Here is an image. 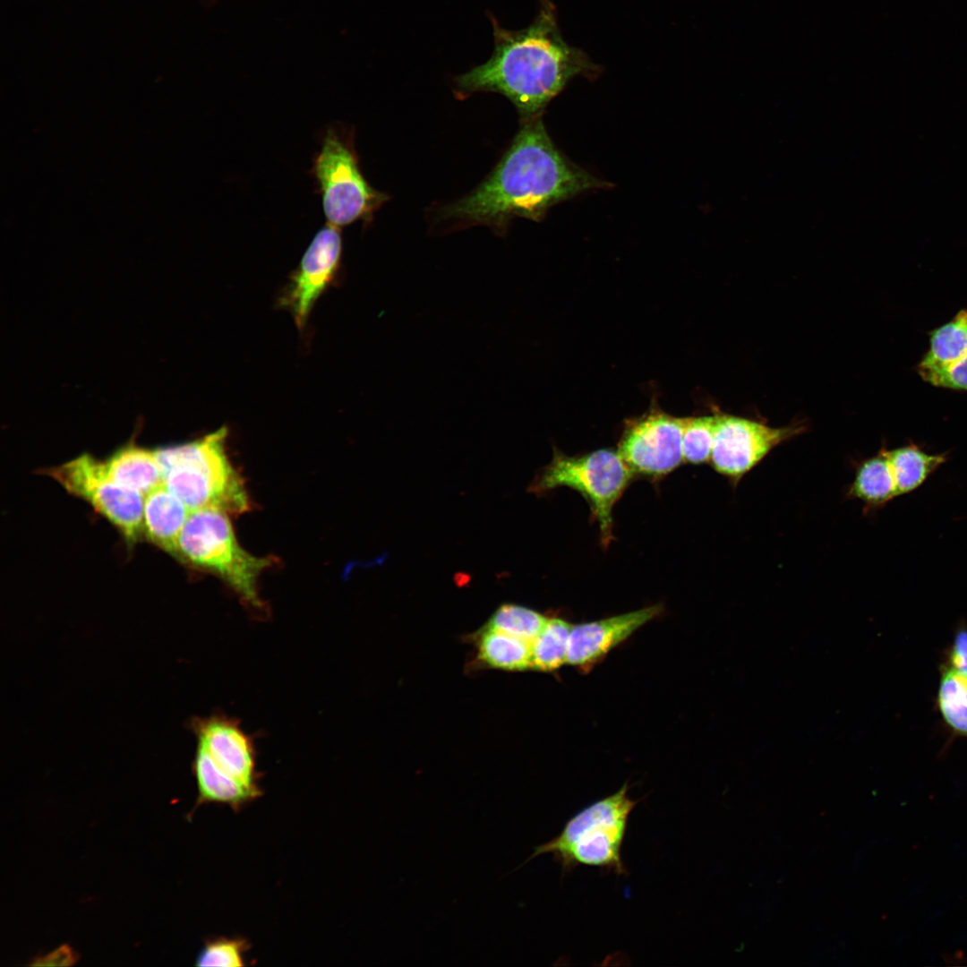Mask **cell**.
<instances>
[{"label":"cell","instance_id":"d4e9b609","mask_svg":"<svg viewBox=\"0 0 967 967\" xmlns=\"http://www.w3.org/2000/svg\"><path fill=\"white\" fill-rule=\"evenodd\" d=\"M249 944L239 937H218L207 941L197 959L198 966L236 967L245 964Z\"/></svg>","mask_w":967,"mask_h":967},{"label":"cell","instance_id":"8992f818","mask_svg":"<svg viewBox=\"0 0 967 967\" xmlns=\"http://www.w3.org/2000/svg\"><path fill=\"white\" fill-rule=\"evenodd\" d=\"M310 173L327 223L339 228L356 221L370 222L389 198L369 184L360 169L353 135L337 124L324 131Z\"/></svg>","mask_w":967,"mask_h":967},{"label":"cell","instance_id":"9c48e42d","mask_svg":"<svg viewBox=\"0 0 967 967\" xmlns=\"http://www.w3.org/2000/svg\"><path fill=\"white\" fill-rule=\"evenodd\" d=\"M710 462L716 472L737 484L774 448L800 434L797 425L774 428L730 415H715Z\"/></svg>","mask_w":967,"mask_h":967},{"label":"cell","instance_id":"484cf974","mask_svg":"<svg viewBox=\"0 0 967 967\" xmlns=\"http://www.w3.org/2000/svg\"><path fill=\"white\" fill-rule=\"evenodd\" d=\"M925 381L958 390H967V355L956 363L929 375Z\"/></svg>","mask_w":967,"mask_h":967},{"label":"cell","instance_id":"30bf717a","mask_svg":"<svg viewBox=\"0 0 967 967\" xmlns=\"http://www.w3.org/2000/svg\"><path fill=\"white\" fill-rule=\"evenodd\" d=\"M684 423L656 410L628 423L618 452L633 475L658 479L684 461Z\"/></svg>","mask_w":967,"mask_h":967},{"label":"cell","instance_id":"7402d4cb","mask_svg":"<svg viewBox=\"0 0 967 967\" xmlns=\"http://www.w3.org/2000/svg\"><path fill=\"white\" fill-rule=\"evenodd\" d=\"M547 619L532 609L505 603L494 612L484 627L531 643L541 632Z\"/></svg>","mask_w":967,"mask_h":967},{"label":"cell","instance_id":"5b68a950","mask_svg":"<svg viewBox=\"0 0 967 967\" xmlns=\"http://www.w3.org/2000/svg\"><path fill=\"white\" fill-rule=\"evenodd\" d=\"M628 792L625 783L579 810L556 837L536 846L526 862L541 854H552L563 872L584 865L626 875L621 849L630 813L638 803Z\"/></svg>","mask_w":967,"mask_h":967},{"label":"cell","instance_id":"8fae6325","mask_svg":"<svg viewBox=\"0 0 967 967\" xmlns=\"http://www.w3.org/2000/svg\"><path fill=\"white\" fill-rule=\"evenodd\" d=\"M341 228L326 223L312 237L299 264L291 273L279 304L303 329L319 297L337 278L341 267Z\"/></svg>","mask_w":967,"mask_h":967},{"label":"cell","instance_id":"ba28073f","mask_svg":"<svg viewBox=\"0 0 967 967\" xmlns=\"http://www.w3.org/2000/svg\"><path fill=\"white\" fill-rule=\"evenodd\" d=\"M44 472L67 492L89 502L128 542H134L143 531L144 497L112 479L103 461L83 454Z\"/></svg>","mask_w":967,"mask_h":967},{"label":"cell","instance_id":"277c9868","mask_svg":"<svg viewBox=\"0 0 967 967\" xmlns=\"http://www.w3.org/2000/svg\"><path fill=\"white\" fill-rule=\"evenodd\" d=\"M230 515L212 508L190 511L178 538L177 555L218 577L258 618L268 609L259 592V578L275 559L244 550L235 535Z\"/></svg>","mask_w":967,"mask_h":967},{"label":"cell","instance_id":"ac0fdd59","mask_svg":"<svg viewBox=\"0 0 967 967\" xmlns=\"http://www.w3.org/2000/svg\"><path fill=\"white\" fill-rule=\"evenodd\" d=\"M967 355V310L929 332V348L918 365L923 380Z\"/></svg>","mask_w":967,"mask_h":967},{"label":"cell","instance_id":"3957f363","mask_svg":"<svg viewBox=\"0 0 967 967\" xmlns=\"http://www.w3.org/2000/svg\"><path fill=\"white\" fill-rule=\"evenodd\" d=\"M225 426L184 444L155 450L164 485L190 511L205 508L230 516L251 509L244 482L227 453Z\"/></svg>","mask_w":967,"mask_h":967},{"label":"cell","instance_id":"603a6c76","mask_svg":"<svg viewBox=\"0 0 967 967\" xmlns=\"http://www.w3.org/2000/svg\"><path fill=\"white\" fill-rule=\"evenodd\" d=\"M937 702L946 723L967 736V683L951 669L946 670L942 676Z\"/></svg>","mask_w":967,"mask_h":967},{"label":"cell","instance_id":"4fadbf2b","mask_svg":"<svg viewBox=\"0 0 967 967\" xmlns=\"http://www.w3.org/2000/svg\"><path fill=\"white\" fill-rule=\"evenodd\" d=\"M663 610L662 604H655L610 618L573 625L567 663L581 668L593 665L611 649L657 617Z\"/></svg>","mask_w":967,"mask_h":967},{"label":"cell","instance_id":"2e32d148","mask_svg":"<svg viewBox=\"0 0 967 967\" xmlns=\"http://www.w3.org/2000/svg\"><path fill=\"white\" fill-rule=\"evenodd\" d=\"M103 463L112 479L143 497L164 484L155 450L131 444Z\"/></svg>","mask_w":967,"mask_h":967},{"label":"cell","instance_id":"7c38bea8","mask_svg":"<svg viewBox=\"0 0 967 967\" xmlns=\"http://www.w3.org/2000/svg\"><path fill=\"white\" fill-rule=\"evenodd\" d=\"M201 746L226 773L245 786L261 790L253 740L235 718L222 714L193 716L187 723Z\"/></svg>","mask_w":967,"mask_h":967},{"label":"cell","instance_id":"9a60e30c","mask_svg":"<svg viewBox=\"0 0 967 967\" xmlns=\"http://www.w3.org/2000/svg\"><path fill=\"white\" fill-rule=\"evenodd\" d=\"M192 768L198 788V805L218 803L239 810L261 794V790L245 786L222 770L198 744Z\"/></svg>","mask_w":967,"mask_h":967},{"label":"cell","instance_id":"44dd1931","mask_svg":"<svg viewBox=\"0 0 967 967\" xmlns=\"http://www.w3.org/2000/svg\"><path fill=\"white\" fill-rule=\"evenodd\" d=\"M572 627L563 619L548 618L541 632L531 642V668L552 672L566 663Z\"/></svg>","mask_w":967,"mask_h":967},{"label":"cell","instance_id":"83f0119b","mask_svg":"<svg viewBox=\"0 0 967 967\" xmlns=\"http://www.w3.org/2000/svg\"><path fill=\"white\" fill-rule=\"evenodd\" d=\"M964 680H966V683H967V679H964Z\"/></svg>","mask_w":967,"mask_h":967},{"label":"cell","instance_id":"52a82bcc","mask_svg":"<svg viewBox=\"0 0 967 967\" xmlns=\"http://www.w3.org/2000/svg\"><path fill=\"white\" fill-rule=\"evenodd\" d=\"M618 451L598 449L580 456L555 450L552 461L538 473L530 492L543 494L558 487H569L588 502L598 523L603 545L612 535V509L633 477Z\"/></svg>","mask_w":967,"mask_h":967},{"label":"cell","instance_id":"4316f807","mask_svg":"<svg viewBox=\"0 0 967 967\" xmlns=\"http://www.w3.org/2000/svg\"><path fill=\"white\" fill-rule=\"evenodd\" d=\"M951 670L967 679V630L961 629L955 636L950 655Z\"/></svg>","mask_w":967,"mask_h":967},{"label":"cell","instance_id":"7a4b0ae2","mask_svg":"<svg viewBox=\"0 0 967 967\" xmlns=\"http://www.w3.org/2000/svg\"><path fill=\"white\" fill-rule=\"evenodd\" d=\"M494 47L484 64L453 79L458 97L494 92L506 97L523 121L541 116L546 106L576 77L597 78L602 67L562 37L555 5L540 0L532 22L512 30L490 13Z\"/></svg>","mask_w":967,"mask_h":967},{"label":"cell","instance_id":"cb8c5ba5","mask_svg":"<svg viewBox=\"0 0 967 967\" xmlns=\"http://www.w3.org/2000/svg\"><path fill=\"white\" fill-rule=\"evenodd\" d=\"M715 430V415L685 418L682 452L685 462L710 461Z\"/></svg>","mask_w":967,"mask_h":967},{"label":"cell","instance_id":"d6986e66","mask_svg":"<svg viewBox=\"0 0 967 967\" xmlns=\"http://www.w3.org/2000/svg\"><path fill=\"white\" fill-rule=\"evenodd\" d=\"M897 493L908 494L920 487L947 459V453H929L916 444L886 449Z\"/></svg>","mask_w":967,"mask_h":967},{"label":"cell","instance_id":"6da1fadb","mask_svg":"<svg viewBox=\"0 0 967 967\" xmlns=\"http://www.w3.org/2000/svg\"><path fill=\"white\" fill-rule=\"evenodd\" d=\"M607 186L566 158L537 116L523 121L489 175L441 209V215L458 224L484 225L501 233L514 218L539 221L552 206Z\"/></svg>","mask_w":967,"mask_h":967},{"label":"cell","instance_id":"ffe728a7","mask_svg":"<svg viewBox=\"0 0 967 967\" xmlns=\"http://www.w3.org/2000/svg\"><path fill=\"white\" fill-rule=\"evenodd\" d=\"M477 658L486 666L505 671L531 668V643L484 628L476 637Z\"/></svg>","mask_w":967,"mask_h":967},{"label":"cell","instance_id":"e0dca14e","mask_svg":"<svg viewBox=\"0 0 967 967\" xmlns=\"http://www.w3.org/2000/svg\"><path fill=\"white\" fill-rule=\"evenodd\" d=\"M847 494L862 501L867 511L880 509L898 496L885 448L857 466Z\"/></svg>","mask_w":967,"mask_h":967},{"label":"cell","instance_id":"5bb4252c","mask_svg":"<svg viewBox=\"0 0 967 967\" xmlns=\"http://www.w3.org/2000/svg\"><path fill=\"white\" fill-rule=\"evenodd\" d=\"M190 510L164 484L144 496L143 532L156 545L177 554L178 538Z\"/></svg>","mask_w":967,"mask_h":967}]
</instances>
